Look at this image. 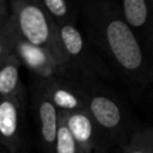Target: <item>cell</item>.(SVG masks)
Listing matches in <instances>:
<instances>
[{"label": "cell", "instance_id": "1", "mask_svg": "<svg viewBox=\"0 0 153 153\" xmlns=\"http://www.w3.org/2000/svg\"><path fill=\"white\" fill-rule=\"evenodd\" d=\"M79 19L91 45L116 69L133 79L143 75L146 63L141 43L114 4L108 0H84Z\"/></svg>", "mask_w": 153, "mask_h": 153}, {"label": "cell", "instance_id": "2", "mask_svg": "<svg viewBox=\"0 0 153 153\" xmlns=\"http://www.w3.org/2000/svg\"><path fill=\"white\" fill-rule=\"evenodd\" d=\"M8 4L10 18L18 36L32 44L47 48L66 65L59 42L57 24L41 2L38 0H8Z\"/></svg>", "mask_w": 153, "mask_h": 153}, {"label": "cell", "instance_id": "3", "mask_svg": "<svg viewBox=\"0 0 153 153\" xmlns=\"http://www.w3.org/2000/svg\"><path fill=\"white\" fill-rule=\"evenodd\" d=\"M57 33L65 62L80 81L91 80L103 73L102 61L76 23L57 25Z\"/></svg>", "mask_w": 153, "mask_h": 153}, {"label": "cell", "instance_id": "4", "mask_svg": "<svg viewBox=\"0 0 153 153\" xmlns=\"http://www.w3.org/2000/svg\"><path fill=\"white\" fill-rule=\"evenodd\" d=\"M81 84L86 92L88 112L109 141L118 140L126 130L124 111L120 103L108 92L88 86L87 81H81Z\"/></svg>", "mask_w": 153, "mask_h": 153}, {"label": "cell", "instance_id": "5", "mask_svg": "<svg viewBox=\"0 0 153 153\" xmlns=\"http://www.w3.org/2000/svg\"><path fill=\"white\" fill-rule=\"evenodd\" d=\"M13 53L38 79H73L80 81L74 73L50 50L17 37Z\"/></svg>", "mask_w": 153, "mask_h": 153}, {"label": "cell", "instance_id": "6", "mask_svg": "<svg viewBox=\"0 0 153 153\" xmlns=\"http://www.w3.org/2000/svg\"><path fill=\"white\" fill-rule=\"evenodd\" d=\"M60 116L85 153H105L109 139L93 120L88 110L72 112L60 111Z\"/></svg>", "mask_w": 153, "mask_h": 153}, {"label": "cell", "instance_id": "7", "mask_svg": "<svg viewBox=\"0 0 153 153\" xmlns=\"http://www.w3.org/2000/svg\"><path fill=\"white\" fill-rule=\"evenodd\" d=\"M36 87L41 90L60 111L72 112L87 110L86 92L81 81L73 79H38Z\"/></svg>", "mask_w": 153, "mask_h": 153}, {"label": "cell", "instance_id": "8", "mask_svg": "<svg viewBox=\"0 0 153 153\" xmlns=\"http://www.w3.org/2000/svg\"><path fill=\"white\" fill-rule=\"evenodd\" d=\"M23 93L0 98V142L10 153H18L23 142Z\"/></svg>", "mask_w": 153, "mask_h": 153}, {"label": "cell", "instance_id": "9", "mask_svg": "<svg viewBox=\"0 0 153 153\" xmlns=\"http://www.w3.org/2000/svg\"><path fill=\"white\" fill-rule=\"evenodd\" d=\"M33 103L39 123L41 142L47 153H54V146L60 126V110L37 87L33 92Z\"/></svg>", "mask_w": 153, "mask_h": 153}, {"label": "cell", "instance_id": "10", "mask_svg": "<svg viewBox=\"0 0 153 153\" xmlns=\"http://www.w3.org/2000/svg\"><path fill=\"white\" fill-rule=\"evenodd\" d=\"M20 65L22 63L14 53L0 65V98L23 93L19 73Z\"/></svg>", "mask_w": 153, "mask_h": 153}, {"label": "cell", "instance_id": "11", "mask_svg": "<svg viewBox=\"0 0 153 153\" xmlns=\"http://www.w3.org/2000/svg\"><path fill=\"white\" fill-rule=\"evenodd\" d=\"M57 25L78 23L84 0H38Z\"/></svg>", "mask_w": 153, "mask_h": 153}, {"label": "cell", "instance_id": "12", "mask_svg": "<svg viewBox=\"0 0 153 153\" xmlns=\"http://www.w3.org/2000/svg\"><path fill=\"white\" fill-rule=\"evenodd\" d=\"M121 12L124 20L134 30H142L149 18V6L147 0H122Z\"/></svg>", "mask_w": 153, "mask_h": 153}, {"label": "cell", "instance_id": "13", "mask_svg": "<svg viewBox=\"0 0 153 153\" xmlns=\"http://www.w3.org/2000/svg\"><path fill=\"white\" fill-rule=\"evenodd\" d=\"M123 153H153V128L133 133L123 146Z\"/></svg>", "mask_w": 153, "mask_h": 153}, {"label": "cell", "instance_id": "14", "mask_svg": "<svg viewBox=\"0 0 153 153\" xmlns=\"http://www.w3.org/2000/svg\"><path fill=\"white\" fill-rule=\"evenodd\" d=\"M54 153H85L81 146L72 135L66 122L60 116V126L54 146Z\"/></svg>", "mask_w": 153, "mask_h": 153}, {"label": "cell", "instance_id": "15", "mask_svg": "<svg viewBox=\"0 0 153 153\" xmlns=\"http://www.w3.org/2000/svg\"><path fill=\"white\" fill-rule=\"evenodd\" d=\"M18 33L11 18L0 26V65L13 53Z\"/></svg>", "mask_w": 153, "mask_h": 153}, {"label": "cell", "instance_id": "16", "mask_svg": "<svg viewBox=\"0 0 153 153\" xmlns=\"http://www.w3.org/2000/svg\"><path fill=\"white\" fill-rule=\"evenodd\" d=\"M8 18H10V11L7 10V6H0V26L4 25Z\"/></svg>", "mask_w": 153, "mask_h": 153}, {"label": "cell", "instance_id": "17", "mask_svg": "<svg viewBox=\"0 0 153 153\" xmlns=\"http://www.w3.org/2000/svg\"><path fill=\"white\" fill-rule=\"evenodd\" d=\"M0 153H10V152H8V151L2 146V143H1V142H0Z\"/></svg>", "mask_w": 153, "mask_h": 153}, {"label": "cell", "instance_id": "18", "mask_svg": "<svg viewBox=\"0 0 153 153\" xmlns=\"http://www.w3.org/2000/svg\"><path fill=\"white\" fill-rule=\"evenodd\" d=\"M6 1L7 0H0V6H6Z\"/></svg>", "mask_w": 153, "mask_h": 153}, {"label": "cell", "instance_id": "19", "mask_svg": "<svg viewBox=\"0 0 153 153\" xmlns=\"http://www.w3.org/2000/svg\"><path fill=\"white\" fill-rule=\"evenodd\" d=\"M152 37H153V24H152Z\"/></svg>", "mask_w": 153, "mask_h": 153}, {"label": "cell", "instance_id": "20", "mask_svg": "<svg viewBox=\"0 0 153 153\" xmlns=\"http://www.w3.org/2000/svg\"><path fill=\"white\" fill-rule=\"evenodd\" d=\"M115 153H117V152H115Z\"/></svg>", "mask_w": 153, "mask_h": 153}]
</instances>
